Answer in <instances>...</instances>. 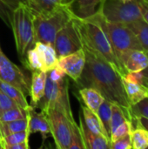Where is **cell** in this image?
Masks as SVG:
<instances>
[{"label": "cell", "mask_w": 148, "mask_h": 149, "mask_svg": "<svg viewBox=\"0 0 148 149\" xmlns=\"http://www.w3.org/2000/svg\"><path fill=\"white\" fill-rule=\"evenodd\" d=\"M132 130H133L132 122L130 120H126L125 122L120 124L113 132H112L111 138H110L111 143L113 142L114 141L118 140L119 138H120L122 136H125L126 134H131Z\"/></svg>", "instance_id": "obj_31"}, {"label": "cell", "mask_w": 148, "mask_h": 149, "mask_svg": "<svg viewBox=\"0 0 148 149\" xmlns=\"http://www.w3.org/2000/svg\"><path fill=\"white\" fill-rule=\"evenodd\" d=\"M11 29L17 54L23 61L26 52L34 46L33 14L26 4L19 3L13 10Z\"/></svg>", "instance_id": "obj_5"}, {"label": "cell", "mask_w": 148, "mask_h": 149, "mask_svg": "<svg viewBox=\"0 0 148 149\" xmlns=\"http://www.w3.org/2000/svg\"><path fill=\"white\" fill-rule=\"evenodd\" d=\"M131 112L134 117H145L148 119V97L131 106Z\"/></svg>", "instance_id": "obj_32"}, {"label": "cell", "mask_w": 148, "mask_h": 149, "mask_svg": "<svg viewBox=\"0 0 148 149\" xmlns=\"http://www.w3.org/2000/svg\"><path fill=\"white\" fill-rule=\"evenodd\" d=\"M43 112L45 113L48 118L51 127V135L54 140L56 148L58 149H69L72 129L77 124L75 120H71L56 109L49 108Z\"/></svg>", "instance_id": "obj_8"}, {"label": "cell", "mask_w": 148, "mask_h": 149, "mask_svg": "<svg viewBox=\"0 0 148 149\" xmlns=\"http://www.w3.org/2000/svg\"><path fill=\"white\" fill-rule=\"evenodd\" d=\"M130 30L135 34L138 38L143 51H148V24L143 19L140 18L128 24H126Z\"/></svg>", "instance_id": "obj_21"}, {"label": "cell", "mask_w": 148, "mask_h": 149, "mask_svg": "<svg viewBox=\"0 0 148 149\" xmlns=\"http://www.w3.org/2000/svg\"><path fill=\"white\" fill-rule=\"evenodd\" d=\"M99 11L106 20L128 24L142 18L140 1L124 3L121 0H104Z\"/></svg>", "instance_id": "obj_7"}, {"label": "cell", "mask_w": 148, "mask_h": 149, "mask_svg": "<svg viewBox=\"0 0 148 149\" xmlns=\"http://www.w3.org/2000/svg\"><path fill=\"white\" fill-rule=\"evenodd\" d=\"M79 93L82 102L95 113H98L100 105L106 100L104 96L94 88H91V87L79 88Z\"/></svg>", "instance_id": "obj_19"}, {"label": "cell", "mask_w": 148, "mask_h": 149, "mask_svg": "<svg viewBox=\"0 0 148 149\" xmlns=\"http://www.w3.org/2000/svg\"><path fill=\"white\" fill-rule=\"evenodd\" d=\"M147 56H148V51H147Z\"/></svg>", "instance_id": "obj_48"}, {"label": "cell", "mask_w": 148, "mask_h": 149, "mask_svg": "<svg viewBox=\"0 0 148 149\" xmlns=\"http://www.w3.org/2000/svg\"><path fill=\"white\" fill-rule=\"evenodd\" d=\"M0 149H3V143L1 139H0Z\"/></svg>", "instance_id": "obj_44"}, {"label": "cell", "mask_w": 148, "mask_h": 149, "mask_svg": "<svg viewBox=\"0 0 148 149\" xmlns=\"http://www.w3.org/2000/svg\"><path fill=\"white\" fill-rule=\"evenodd\" d=\"M76 148L85 149V148L84 142H83L81 132H80V129H79V126H78V124H76L73 127L72 134V140H71V143H70V146H69V149Z\"/></svg>", "instance_id": "obj_33"}, {"label": "cell", "mask_w": 148, "mask_h": 149, "mask_svg": "<svg viewBox=\"0 0 148 149\" xmlns=\"http://www.w3.org/2000/svg\"><path fill=\"white\" fill-rule=\"evenodd\" d=\"M28 128V121L26 120H18L9 122L0 121V139L2 140L4 136L21 131H25ZM3 141V140H2Z\"/></svg>", "instance_id": "obj_24"}, {"label": "cell", "mask_w": 148, "mask_h": 149, "mask_svg": "<svg viewBox=\"0 0 148 149\" xmlns=\"http://www.w3.org/2000/svg\"><path fill=\"white\" fill-rule=\"evenodd\" d=\"M26 119H27V109H24L19 107L8 109L0 114L1 122H9L13 120H26Z\"/></svg>", "instance_id": "obj_29"}, {"label": "cell", "mask_w": 148, "mask_h": 149, "mask_svg": "<svg viewBox=\"0 0 148 149\" xmlns=\"http://www.w3.org/2000/svg\"><path fill=\"white\" fill-rule=\"evenodd\" d=\"M134 118H135V120L137 121V124L139 125V127H144L148 131V119L145 118V117H141V116L134 117Z\"/></svg>", "instance_id": "obj_39"}, {"label": "cell", "mask_w": 148, "mask_h": 149, "mask_svg": "<svg viewBox=\"0 0 148 149\" xmlns=\"http://www.w3.org/2000/svg\"><path fill=\"white\" fill-rule=\"evenodd\" d=\"M104 0H71L66 3L73 17L85 19L94 15L99 9Z\"/></svg>", "instance_id": "obj_13"}, {"label": "cell", "mask_w": 148, "mask_h": 149, "mask_svg": "<svg viewBox=\"0 0 148 149\" xmlns=\"http://www.w3.org/2000/svg\"><path fill=\"white\" fill-rule=\"evenodd\" d=\"M122 82H123V86H124L127 99L129 100L130 106L134 105L138 103L139 101L142 100L143 99L148 97L147 88L144 85L132 83L125 79L123 77H122Z\"/></svg>", "instance_id": "obj_20"}, {"label": "cell", "mask_w": 148, "mask_h": 149, "mask_svg": "<svg viewBox=\"0 0 148 149\" xmlns=\"http://www.w3.org/2000/svg\"><path fill=\"white\" fill-rule=\"evenodd\" d=\"M47 72L43 71H33L31 74L30 86L31 106L37 107L41 99L43 98L46 86Z\"/></svg>", "instance_id": "obj_15"}, {"label": "cell", "mask_w": 148, "mask_h": 149, "mask_svg": "<svg viewBox=\"0 0 148 149\" xmlns=\"http://www.w3.org/2000/svg\"><path fill=\"white\" fill-rule=\"evenodd\" d=\"M58 58L75 52L82 48V44L72 18L57 33L53 45Z\"/></svg>", "instance_id": "obj_10"}, {"label": "cell", "mask_w": 148, "mask_h": 149, "mask_svg": "<svg viewBox=\"0 0 148 149\" xmlns=\"http://www.w3.org/2000/svg\"><path fill=\"white\" fill-rule=\"evenodd\" d=\"M0 79L18 88L26 97L30 95V86L26 75L2 52L0 47Z\"/></svg>", "instance_id": "obj_9"}, {"label": "cell", "mask_w": 148, "mask_h": 149, "mask_svg": "<svg viewBox=\"0 0 148 149\" xmlns=\"http://www.w3.org/2000/svg\"><path fill=\"white\" fill-rule=\"evenodd\" d=\"M23 62L25 65V66L28 69H30L31 72L43 71V65H42L41 60L34 47L29 49L26 52L25 56L23 59Z\"/></svg>", "instance_id": "obj_28"}, {"label": "cell", "mask_w": 148, "mask_h": 149, "mask_svg": "<svg viewBox=\"0 0 148 149\" xmlns=\"http://www.w3.org/2000/svg\"><path fill=\"white\" fill-rule=\"evenodd\" d=\"M98 116L99 117L108 136L111 138V117H112V102L105 100L103 103L100 105L98 113Z\"/></svg>", "instance_id": "obj_25"}, {"label": "cell", "mask_w": 148, "mask_h": 149, "mask_svg": "<svg viewBox=\"0 0 148 149\" xmlns=\"http://www.w3.org/2000/svg\"><path fill=\"white\" fill-rule=\"evenodd\" d=\"M62 3L61 0H26V5L32 14L50 12Z\"/></svg>", "instance_id": "obj_22"}, {"label": "cell", "mask_w": 148, "mask_h": 149, "mask_svg": "<svg viewBox=\"0 0 148 149\" xmlns=\"http://www.w3.org/2000/svg\"><path fill=\"white\" fill-rule=\"evenodd\" d=\"M85 64V55L83 48H81L75 52L59 58L58 66L64 71L68 78L76 82L82 74Z\"/></svg>", "instance_id": "obj_11"}, {"label": "cell", "mask_w": 148, "mask_h": 149, "mask_svg": "<svg viewBox=\"0 0 148 149\" xmlns=\"http://www.w3.org/2000/svg\"><path fill=\"white\" fill-rule=\"evenodd\" d=\"M72 17V14L65 3L50 12L33 14L34 44L43 42L53 46L57 33Z\"/></svg>", "instance_id": "obj_4"}, {"label": "cell", "mask_w": 148, "mask_h": 149, "mask_svg": "<svg viewBox=\"0 0 148 149\" xmlns=\"http://www.w3.org/2000/svg\"><path fill=\"white\" fill-rule=\"evenodd\" d=\"M82 48L85 55V64L81 76L76 81L78 87L94 88L106 100L131 112V106L123 86L122 76L99 53L83 45Z\"/></svg>", "instance_id": "obj_1"}, {"label": "cell", "mask_w": 148, "mask_h": 149, "mask_svg": "<svg viewBox=\"0 0 148 149\" xmlns=\"http://www.w3.org/2000/svg\"><path fill=\"white\" fill-rule=\"evenodd\" d=\"M70 1H71V0H65V2H64V3H65V4H66V3H69Z\"/></svg>", "instance_id": "obj_46"}, {"label": "cell", "mask_w": 148, "mask_h": 149, "mask_svg": "<svg viewBox=\"0 0 148 149\" xmlns=\"http://www.w3.org/2000/svg\"><path fill=\"white\" fill-rule=\"evenodd\" d=\"M17 5L11 0H0V18L10 28H11L13 10Z\"/></svg>", "instance_id": "obj_27"}, {"label": "cell", "mask_w": 148, "mask_h": 149, "mask_svg": "<svg viewBox=\"0 0 148 149\" xmlns=\"http://www.w3.org/2000/svg\"><path fill=\"white\" fill-rule=\"evenodd\" d=\"M142 73H143V75H144V78L148 79V67L147 68H146L144 71H142Z\"/></svg>", "instance_id": "obj_42"}, {"label": "cell", "mask_w": 148, "mask_h": 149, "mask_svg": "<svg viewBox=\"0 0 148 149\" xmlns=\"http://www.w3.org/2000/svg\"><path fill=\"white\" fill-rule=\"evenodd\" d=\"M122 77L127 81H130L132 83L143 85L144 75L142 72H128L126 73L125 76H122Z\"/></svg>", "instance_id": "obj_36"}, {"label": "cell", "mask_w": 148, "mask_h": 149, "mask_svg": "<svg viewBox=\"0 0 148 149\" xmlns=\"http://www.w3.org/2000/svg\"><path fill=\"white\" fill-rule=\"evenodd\" d=\"M133 148L131 134H126L111 143V149H131Z\"/></svg>", "instance_id": "obj_34"}, {"label": "cell", "mask_w": 148, "mask_h": 149, "mask_svg": "<svg viewBox=\"0 0 148 149\" xmlns=\"http://www.w3.org/2000/svg\"><path fill=\"white\" fill-rule=\"evenodd\" d=\"M65 76H66V74L58 65L55 68H53L52 70H51V71H49L47 72V78L50 79L53 82H58V81L61 80L62 79H64Z\"/></svg>", "instance_id": "obj_37"}, {"label": "cell", "mask_w": 148, "mask_h": 149, "mask_svg": "<svg viewBox=\"0 0 148 149\" xmlns=\"http://www.w3.org/2000/svg\"><path fill=\"white\" fill-rule=\"evenodd\" d=\"M124 3H128V2H133V1H136V0H121Z\"/></svg>", "instance_id": "obj_45"}, {"label": "cell", "mask_w": 148, "mask_h": 149, "mask_svg": "<svg viewBox=\"0 0 148 149\" xmlns=\"http://www.w3.org/2000/svg\"><path fill=\"white\" fill-rule=\"evenodd\" d=\"M61 2H62V3H64V2H65V0H61Z\"/></svg>", "instance_id": "obj_47"}, {"label": "cell", "mask_w": 148, "mask_h": 149, "mask_svg": "<svg viewBox=\"0 0 148 149\" xmlns=\"http://www.w3.org/2000/svg\"><path fill=\"white\" fill-rule=\"evenodd\" d=\"M79 129L85 149H111V142L106 137L94 134L86 127L81 113L79 114Z\"/></svg>", "instance_id": "obj_14"}, {"label": "cell", "mask_w": 148, "mask_h": 149, "mask_svg": "<svg viewBox=\"0 0 148 149\" xmlns=\"http://www.w3.org/2000/svg\"><path fill=\"white\" fill-rule=\"evenodd\" d=\"M15 3H17V4L19 3H23V4H26V0H11Z\"/></svg>", "instance_id": "obj_41"}, {"label": "cell", "mask_w": 148, "mask_h": 149, "mask_svg": "<svg viewBox=\"0 0 148 149\" xmlns=\"http://www.w3.org/2000/svg\"><path fill=\"white\" fill-rule=\"evenodd\" d=\"M30 148L29 142H23V143H18V144H14L8 146L6 149H28Z\"/></svg>", "instance_id": "obj_40"}, {"label": "cell", "mask_w": 148, "mask_h": 149, "mask_svg": "<svg viewBox=\"0 0 148 149\" xmlns=\"http://www.w3.org/2000/svg\"><path fill=\"white\" fill-rule=\"evenodd\" d=\"M72 21L81 44L99 53L121 76H125L126 72L119 62L106 31L96 17L93 15L85 19L72 17Z\"/></svg>", "instance_id": "obj_2"}, {"label": "cell", "mask_w": 148, "mask_h": 149, "mask_svg": "<svg viewBox=\"0 0 148 149\" xmlns=\"http://www.w3.org/2000/svg\"><path fill=\"white\" fill-rule=\"evenodd\" d=\"M147 1H148V0H147Z\"/></svg>", "instance_id": "obj_50"}, {"label": "cell", "mask_w": 148, "mask_h": 149, "mask_svg": "<svg viewBox=\"0 0 148 149\" xmlns=\"http://www.w3.org/2000/svg\"><path fill=\"white\" fill-rule=\"evenodd\" d=\"M29 137H30V134L28 133V130L8 134L2 139L3 143V149H6L8 146L10 145L23 143V142H29Z\"/></svg>", "instance_id": "obj_30"}, {"label": "cell", "mask_w": 148, "mask_h": 149, "mask_svg": "<svg viewBox=\"0 0 148 149\" xmlns=\"http://www.w3.org/2000/svg\"><path fill=\"white\" fill-rule=\"evenodd\" d=\"M93 16L106 31L114 53L124 68V61L131 52L134 50H143L138 38L126 24L106 20L99 10Z\"/></svg>", "instance_id": "obj_3"}, {"label": "cell", "mask_w": 148, "mask_h": 149, "mask_svg": "<svg viewBox=\"0 0 148 149\" xmlns=\"http://www.w3.org/2000/svg\"><path fill=\"white\" fill-rule=\"evenodd\" d=\"M143 85H144L146 87H147L148 88V79L144 78V79H143Z\"/></svg>", "instance_id": "obj_43"}, {"label": "cell", "mask_w": 148, "mask_h": 149, "mask_svg": "<svg viewBox=\"0 0 148 149\" xmlns=\"http://www.w3.org/2000/svg\"><path fill=\"white\" fill-rule=\"evenodd\" d=\"M27 121H28V133L30 135L34 133H40L44 138L50 134L51 127L48 118L44 112H37L35 107L31 105L27 108Z\"/></svg>", "instance_id": "obj_12"}, {"label": "cell", "mask_w": 148, "mask_h": 149, "mask_svg": "<svg viewBox=\"0 0 148 149\" xmlns=\"http://www.w3.org/2000/svg\"><path fill=\"white\" fill-rule=\"evenodd\" d=\"M17 107H18V105L16 102H14L8 95H6L0 89V114L8 109Z\"/></svg>", "instance_id": "obj_35"}, {"label": "cell", "mask_w": 148, "mask_h": 149, "mask_svg": "<svg viewBox=\"0 0 148 149\" xmlns=\"http://www.w3.org/2000/svg\"><path fill=\"white\" fill-rule=\"evenodd\" d=\"M141 15L142 18L148 24V1L147 0H140V1Z\"/></svg>", "instance_id": "obj_38"}, {"label": "cell", "mask_w": 148, "mask_h": 149, "mask_svg": "<svg viewBox=\"0 0 148 149\" xmlns=\"http://www.w3.org/2000/svg\"><path fill=\"white\" fill-rule=\"evenodd\" d=\"M80 107H81V114L83 117V120L85 121V124L86 125V127L94 134H99V135H103L105 137H106L109 141H110V137L108 136L99 117L98 116L97 113H95L94 112H92V110H90L80 100ZM111 142V141H110Z\"/></svg>", "instance_id": "obj_17"}, {"label": "cell", "mask_w": 148, "mask_h": 149, "mask_svg": "<svg viewBox=\"0 0 148 149\" xmlns=\"http://www.w3.org/2000/svg\"><path fill=\"white\" fill-rule=\"evenodd\" d=\"M148 67V56L143 50L131 52L124 61V68L128 72H142Z\"/></svg>", "instance_id": "obj_18"}, {"label": "cell", "mask_w": 148, "mask_h": 149, "mask_svg": "<svg viewBox=\"0 0 148 149\" xmlns=\"http://www.w3.org/2000/svg\"><path fill=\"white\" fill-rule=\"evenodd\" d=\"M33 47L37 51L41 60L43 65V72H48L58 65V58L52 45L43 42H36Z\"/></svg>", "instance_id": "obj_16"}, {"label": "cell", "mask_w": 148, "mask_h": 149, "mask_svg": "<svg viewBox=\"0 0 148 149\" xmlns=\"http://www.w3.org/2000/svg\"><path fill=\"white\" fill-rule=\"evenodd\" d=\"M0 89L6 95H8L14 102H16L18 107L24 109H27L29 107L30 105L26 100V96L18 88L0 79Z\"/></svg>", "instance_id": "obj_23"}, {"label": "cell", "mask_w": 148, "mask_h": 149, "mask_svg": "<svg viewBox=\"0 0 148 149\" xmlns=\"http://www.w3.org/2000/svg\"><path fill=\"white\" fill-rule=\"evenodd\" d=\"M133 148H148V131L144 127H139L133 129L131 132Z\"/></svg>", "instance_id": "obj_26"}, {"label": "cell", "mask_w": 148, "mask_h": 149, "mask_svg": "<svg viewBox=\"0 0 148 149\" xmlns=\"http://www.w3.org/2000/svg\"><path fill=\"white\" fill-rule=\"evenodd\" d=\"M37 107L40 108L41 111L49 108L56 109L71 120H75L69 98V79L67 75L58 82L51 81L46 76L44 94Z\"/></svg>", "instance_id": "obj_6"}, {"label": "cell", "mask_w": 148, "mask_h": 149, "mask_svg": "<svg viewBox=\"0 0 148 149\" xmlns=\"http://www.w3.org/2000/svg\"><path fill=\"white\" fill-rule=\"evenodd\" d=\"M147 92H148V88H147Z\"/></svg>", "instance_id": "obj_49"}]
</instances>
